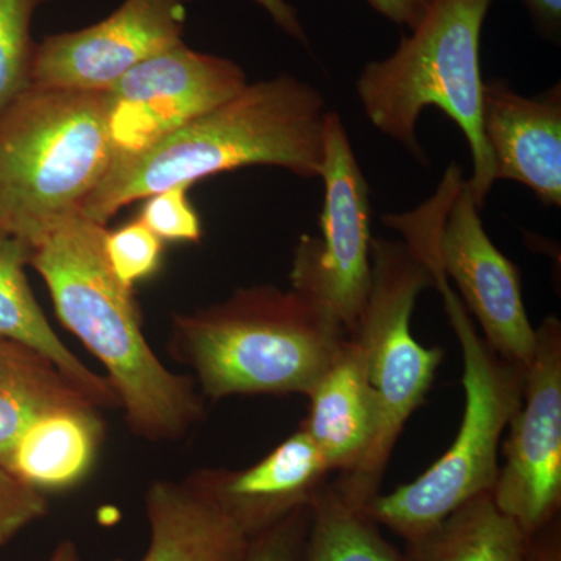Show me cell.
Listing matches in <instances>:
<instances>
[{
  "label": "cell",
  "instance_id": "cell-1",
  "mask_svg": "<svg viewBox=\"0 0 561 561\" xmlns=\"http://www.w3.org/2000/svg\"><path fill=\"white\" fill-rule=\"evenodd\" d=\"M327 114L323 94L290 73L249 83L149 149L114 158L79 214L105 227L122 208L157 192L247 165L320 179Z\"/></svg>",
  "mask_w": 561,
  "mask_h": 561
},
{
  "label": "cell",
  "instance_id": "cell-2",
  "mask_svg": "<svg viewBox=\"0 0 561 561\" xmlns=\"http://www.w3.org/2000/svg\"><path fill=\"white\" fill-rule=\"evenodd\" d=\"M103 225L80 214L32 251L58 319L105 365L128 426L150 442H173L202 420L195 379L169 371L146 341L138 305L111 271Z\"/></svg>",
  "mask_w": 561,
  "mask_h": 561
},
{
  "label": "cell",
  "instance_id": "cell-3",
  "mask_svg": "<svg viewBox=\"0 0 561 561\" xmlns=\"http://www.w3.org/2000/svg\"><path fill=\"white\" fill-rule=\"evenodd\" d=\"M348 337L294 290L242 287L228 300L173 320L171 351L203 397L306 394Z\"/></svg>",
  "mask_w": 561,
  "mask_h": 561
},
{
  "label": "cell",
  "instance_id": "cell-4",
  "mask_svg": "<svg viewBox=\"0 0 561 561\" xmlns=\"http://www.w3.org/2000/svg\"><path fill=\"white\" fill-rule=\"evenodd\" d=\"M113 160L103 91L31 84L0 111V234L35 250Z\"/></svg>",
  "mask_w": 561,
  "mask_h": 561
},
{
  "label": "cell",
  "instance_id": "cell-5",
  "mask_svg": "<svg viewBox=\"0 0 561 561\" xmlns=\"http://www.w3.org/2000/svg\"><path fill=\"white\" fill-rule=\"evenodd\" d=\"M494 0H432L430 10L397 50L370 61L356 81L365 116L415 160L427 158L416 136L421 113L435 106L451 117L470 146L467 181L482 209L493 186V162L482 128L481 36Z\"/></svg>",
  "mask_w": 561,
  "mask_h": 561
},
{
  "label": "cell",
  "instance_id": "cell-6",
  "mask_svg": "<svg viewBox=\"0 0 561 561\" xmlns=\"http://www.w3.org/2000/svg\"><path fill=\"white\" fill-rule=\"evenodd\" d=\"M434 287L451 321L463 356L465 409L448 451L411 483L379 493L364 512L402 540L426 534L468 502L491 493L500 472V446L523 401L526 371L489 348L459 295L434 262Z\"/></svg>",
  "mask_w": 561,
  "mask_h": 561
},
{
  "label": "cell",
  "instance_id": "cell-7",
  "mask_svg": "<svg viewBox=\"0 0 561 561\" xmlns=\"http://www.w3.org/2000/svg\"><path fill=\"white\" fill-rule=\"evenodd\" d=\"M427 287H434V278L412 247L373 238L370 289L353 337L364 353L375 391L378 430L360 467L331 482L360 508L378 496L394 445L412 413L426 400L445 359V350L420 345L411 330L416 300Z\"/></svg>",
  "mask_w": 561,
  "mask_h": 561
},
{
  "label": "cell",
  "instance_id": "cell-8",
  "mask_svg": "<svg viewBox=\"0 0 561 561\" xmlns=\"http://www.w3.org/2000/svg\"><path fill=\"white\" fill-rule=\"evenodd\" d=\"M383 220L456 283L457 295L481 327L489 348L526 371L537 348V328L524 306L522 276L486 234L481 208L459 165H449L437 192L419 209Z\"/></svg>",
  "mask_w": 561,
  "mask_h": 561
},
{
  "label": "cell",
  "instance_id": "cell-9",
  "mask_svg": "<svg viewBox=\"0 0 561 561\" xmlns=\"http://www.w3.org/2000/svg\"><path fill=\"white\" fill-rule=\"evenodd\" d=\"M320 179V236L305 234L298 242L290 290L353 335L371 280L370 186L335 111L327 114Z\"/></svg>",
  "mask_w": 561,
  "mask_h": 561
},
{
  "label": "cell",
  "instance_id": "cell-10",
  "mask_svg": "<svg viewBox=\"0 0 561 561\" xmlns=\"http://www.w3.org/2000/svg\"><path fill=\"white\" fill-rule=\"evenodd\" d=\"M494 504L529 538L560 518L561 323L537 328V348L524 381L523 401L508 423Z\"/></svg>",
  "mask_w": 561,
  "mask_h": 561
},
{
  "label": "cell",
  "instance_id": "cell-11",
  "mask_svg": "<svg viewBox=\"0 0 561 561\" xmlns=\"http://www.w3.org/2000/svg\"><path fill=\"white\" fill-rule=\"evenodd\" d=\"M249 84L238 62L180 43L147 58L103 91L114 158L149 149Z\"/></svg>",
  "mask_w": 561,
  "mask_h": 561
},
{
  "label": "cell",
  "instance_id": "cell-12",
  "mask_svg": "<svg viewBox=\"0 0 561 561\" xmlns=\"http://www.w3.org/2000/svg\"><path fill=\"white\" fill-rule=\"evenodd\" d=\"M194 0H124L105 20L36 47L32 84L106 91L139 62L183 43Z\"/></svg>",
  "mask_w": 561,
  "mask_h": 561
},
{
  "label": "cell",
  "instance_id": "cell-13",
  "mask_svg": "<svg viewBox=\"0 0 561 561\" xmlns=\"http://www.w3.org/2000/svg\"><path fill=\"white\" fill-rule=\"evenodd\" d=\"M482 128L494 181L513 180L546 206L561 205V88L524 98L504 80L483 83Z\"/></svg>",
  "mask_w": 561,
  "mask_h": 561
},
{
  "label": "cell",
  "instance_id": "cell-14",
  "mask_svg": "<svg viewBox=\"0 0 561 561\" xmlns=\"http://www.w3.org/2000/svg\"><path fill=\"white\" fill-rule=\"evenodd\" d=\"M330 472L320 449L300 427L253 467L202 476L221 507L253 538L309 507Z\"/></svg>",
  "mask_w": 561,
  "mask_h": 561
},
{
  "label": "cell",
  "instance_id": "cell-15",
  "mask_svg": "<svg viewBox=\"0 0 561 561\" xmlns=\"http://www.w3.org/2000/svg\"><path fill=\"white\" fill-rule=\"evenodd\" d=\"M150 542L139 561H243L251 537L221 507L202 472L147 491ZM122 561V560H113Z\"/></svg>",
  "mask_w": 561,
  "mask_h": 561
},
{
  "label": "cell",
  "instance_id": "cell-16",
  "mask_svg": "<svg viewBox=\"0 0 561 561\" xmlns=\"http://www.w3.org/2000/svg\"><path fill=\"white\" fill-rule=\"evenodd\" d=\"M301 430L320 449L331 472L350 474L370 451L378 430V404L359 343L348 335L308 394Z\"/></svg>",
  "mask_w": 561,
  "mask_h": 561
},
{
  "label": "cell",
  "instance_id": "cell-17",
  "mask_svg": "<svg viewBox=\"0 0 561 561\" xmlns=\"http://www.w3.org/2000/svg\"><path fill=\"white\" fill-rule=\"evenodd\" d=\"M103 440V421L91 402L39 416L14 445L5 468L32 489H72L90 474Z\"/></svg>",
  "mask_w": 561,
  "mask_h": 561
},
{
  "label": "cell",
  "instance_id": "cell-18",
  "mask_svg": "<svg viewBox=\"0 0 561 561\" xmlns=\"http://www.w3.org/2000/svg\"><path fill=\"white\" fill-rule=\"evenodd\" d=\"M31 254L21 242L0 234V337L38 351L98 408H121L108 378L81 364L41 311L24 272Z\"/></svg>",
  "mask_w": 561,
  "mask_h": 561
},
{
  "label": "cell",
  "instance_id": "cell-19",
  "mask_svg": "<svg viewBox=\"0 0 561 561\" xmlns=\"http://www.w3.org/2000/svg\"><path fill=\"white\" fill-rule=\"evenodd\" d=\"M404 561H535L534 538L496 507L491 493L405 541Z\"/></svg>",
  "mask_w": 561,
  "mask_h": 561
},
{
  "label": "cell",
  "instance_id": "cell-20",
  "mask_svg": "<svg viewBox=\"0 0 561 561\" xmlns=\"http://www.w3.org/2000/svg\"><path fill=\"white\" fill-rule=\"evenodd\" d=\"M91 402L38 351L0 337V465L39 416ZM94 404V402H91ZM95 405V404H94Z\"/></svg>",
  "mask_w": 561,
  "mask_h": 561
},
{
  "label": "cell",
  "instance_id": "cell-21",
  "mask_svg": "<svg viewBox=\"0 0 561 561\" xmlns=\"http://www.w3.org/2000/svg\"><path fill=\"white\" fill-rule=\"evenodd\" d=\"M302 561H404L364 508L328 482L313 497Z\"/></svg>",
  "mask_w": 561,
  "mask_h": 561
},
{
  "label": "cell",
  "instance_id": "cell-22",
  "mask_svg": "<svg viewBox=\"0 0 561 561\" xmlns=\"http://www.w3.org/2000/svg\"><path fill=\"white\" fill-rule=\"evenodd\" d=\"M50 0H0V111L32 84L36 47L32 22Z\"/></svg>",
  "mask_w": 561,
  "mask_h": 561
},
{
  "label": "cell",
  "instance_id": "cell-23",
  "mask_svg": "<svg viewBox=\"0 0 561 561\" xmlns=\"http://www.w3.org/2000/svg\"><path fill=\"white\" fill-rule=\"evenodd\" d=\"M105 254L111 271L128 289L150 278L161 265L162 241L140 220L105 236Z\"/></svg>",
  "mask_w": 561,
  "mask_h": 561
},
{
  "label": "cell",
  "instance_id": "cell-24",
  "mask_svg": "<svg viewBox=\"0 0 561 561\" xmlns=\"http://www.w3.org/2000/svg\"><path fill=\"white\" fill-rule=\"evenodd\" d=\"M190 190L181 184L146 198L139 220L162 242L201 241L202 221L187 197Z\"/></svg>",
  "mask_w": 561,
  "mask_h": 561
},
{
  "label": "cell",
  "instance_id": "cell-25",
  "mask_svg": "<svg viewBox=\"0 0 561 561\" xmlns=\"http://www.w3.org/2000/svg\"><path fill=\"white\" fill-rule=\"evenodd\" d=\"M47 511L46 494L32 489L0 465V548L46 516Z\"/></svg>",
  "mask_w": 561,
  "mask_h": 561
},
{
  "label": "cell",
  "instance_id": "cell-26",
  "mask_svg": "<svg viewBox=\"0 0 561 561\" xmlns=\"http://www.w3.org/2000/svg\"><path fill=\"white\" fill-rule=\"evenodd\" d=\"M311 523V505L290 513L251 538L243 561H302Z\"/></svg>",
  "mask_w": 561,
  "mask_h": 561
},
{
  "label": "cell",
  "instance_id": "cell-27",
  "mask_svg": "<svg viewBox=\"0 0 561 561\" xmlns=\"http://www.w3.org/2000/svg\"><path fill=\"white\" fill-rule=\"evenodd\" d=\"M367 3L393 24L413 31L430 10L432 0H367Z\"/></svg>",
  "mask_w": 561,
  "mask_h": 561
},
{
  "label": "cell",
  "instance_id": "cell-28",
  "mask_svg": "<svg viewBox=\"0 0 561 561\" xmlns=\"http://www.w3.org/2000/svg\"><path fill=\"white\" fill-rule=\"evenodd\" d=\"M535 28L551 41H559L561 32V0H523Z\"/></svg>",
  "mask_w": 561,
  "mask_h": 561
},
{
  "label": "cell",
  "instance_id": "cell-29",
  "mask_svg": "<svg viewBox=\"0 0 561 561\" xmlns=\"http://www.w3.org/2000/svg\"><path fill=\"white\" fill-rule=\"evenodd\" d=\"M257 5L267 11L268 16L275 22L276 27L280 28L290 38L308 44V35L302 27L297 10L286 0H254Z\"/></svg>",
  "mask_w": 561,
  "mask_h": 561
},
{
  "label": "cell",
  "instance_id": "cell-30",
  "mask_svg": "<svg viewBox=\"0 0 561 561\" xmlns=\"http://www.w3.org/2000/svg\"><path fill=\"white\" fill-rule=\"evenodd\" d=\"M535 561H561L560 519L534 537Z\"/></svg>",
  "mask_w": 561,
  "mask_h": 561
},
{
  "label": "cell",
  "instance_id": "cell-31",
  "mask_svg": "<svg viewBox=\"0 0 561 561\" xmlns=\"http://www.w3.org/2000/svg\"><path fill=\"white\" fill-rule=\"evenodd\" d=\"M49 561H81L79 548L76 542L65 540L55 548Z\"/></svg>",
  "mask_w": 561,
  "mask_h": 561
}]
</instances>
